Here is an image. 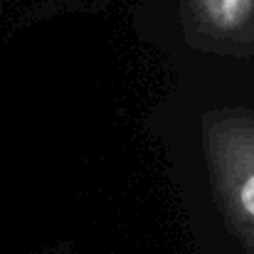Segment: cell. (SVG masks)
<instances>
[{
  "mask_svg": "<svg viewBox=\"0 0 254 254\" xmlns=\"http://www.w3.org/2000/svg\"><path fill=\"white\" fill-rule=\"evenodd\" d=\"M202 151L217 205L235 232L254 245V109L205 114Z\"/></svg>",
  "mask_w": 254,
  "mask_h": 254,
  "instance_id": "obj_1",
  "label": "cell"
},
{
  "mask_svg": "<svg viewBox=\"0 0 254 254\" xmlns=\"http://www.w3.org/2000/svg\"><path fill=\"white\" fill-rule=\"evenodd\" d=\"M190 45L230 57L254 52V0H183Z\"/></svg>",
  "mask_w": 254,
  "mask_h": 254,
  "instance_id": "obj_2",
  "label": "cell"
}]
</instances>
